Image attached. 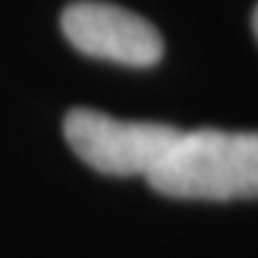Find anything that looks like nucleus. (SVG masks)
<instances>
[{
  "instance_id": "f257e3e1",
  "label": "nucleus",
  "mask_w": 258,
  "mask_h": 258,
  "mask_svg": "<svg viewBox=\"0 0 258 258\" xmlns=\"http://www.w3.org/2000/svg\"><path fill=\"white\" fill-rule=\"evenodd\" d=\"M145 179L156 192L177 201H253L258 192V137L224 129H179Z\"/></svg>"
},
{
  "instance_id": "f03ea898",
  "label": "nucleus",
  "mask_w": 258,
  "mask_h": 258,
  "mask_svg": "<svg viewBox=\"0 0 258 258\" xmlns=\"http://www.w3.org/2000/svg\"><path fill=\"white\" fill-rule=\"evenodd\" d=\"M63 135L69 148L95 171L148 177L179 129L161 121H121L103 111L72 108L63 119Z\"/></svg>"
},
{
  "instance_id": "7ed1b4c3",
  "label": "nucleus",
  "mask_w": 258,
  "mask_h": 258,
  "mask_svg": "<svg viewBox=\"0 0 258 258\" xmlns=\"http://www.w3.org/2000/svg\"><path fill=\"white\" fill-rule=\"evenodd\" d=\"M63 37L79 53L132 69L156 66L163 58L161 32L140 14L100 0H79L61 14Z\"/></svg>"
}]
</instances>
